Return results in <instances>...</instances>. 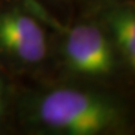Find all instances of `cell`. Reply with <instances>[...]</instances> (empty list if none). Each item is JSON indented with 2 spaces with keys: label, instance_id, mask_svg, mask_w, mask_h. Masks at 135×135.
<instances>
[{
  "label": "cell",
  "instance_id": "obj_4",
  "mask_svg": "<svg viewBox=\"0 0 135 135\" xmlns=\"http://www.w3.org/2000/svg\"><path fill=\"white\" fill-rule=\"evenodd\" d=\"M116 43L125 55L128 63L135 65V18L130 11L120 13L113 21Z\"/></svg>",
  "mask_w": 135,
  "mask_h": 135
},
{
  "label": "cell",
  "instance_id": "obj_2",
  "mask_svg": "<svg viewBox=\"0 0 135 135\" xmlns=\"http://www.w3.org/2000/svg\"><path fill=\"white\" fill-rule=\"evenodd\" d=\"M65 54L73 69L88 75L108 74L114 65L108 40L93 25H78L68 33Z\"/></svg>",
  "mask_w": 135,
  "mask_h": 135
},
{
  "label": "cell",
  "instance_id": "obj_1",
  "mask_svg": "<svg viewBox=\"0 0 135 135\" xmlns=\"http://www.w3.org/2000/svg\"><path fill=\"white\" fill-rule=\"evenodd\" d=\"M39 116L64 135H97L110 125L115 111L106 100L90 93L56 89L43 98Z\"/></svg>",
  "mask_w": 135,
  "mask_h": 135
},
{
  "label": "cell",
  "instance_id": "obj_3",
  "mask_svg": "<svg viewBox=\"0 0 135 135\" xmlns=\"http://www.w3.org/2000/svg\"><path fill=\"white\" fill-rule=\"evenodd\" d=\"M0 48L23 61L38 63L46 54V40L33 18L9 11L0 15Z\"/></svg>",
  "mask_w": 135,
  "mask_h": 135
}]
</instances>
